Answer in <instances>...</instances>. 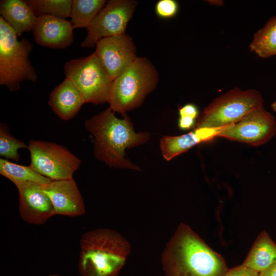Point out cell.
Instances as JSON below:
<instances>
[{
	"label": "cell",
	"mask_w": 276,
	"mask_h": 276,
	"mask_svg": "<svg viewBox=\"0 0 276 276\" xmlns=\"http://www.w3.org/2000/svg\"><path fill=\"white\" fill-rule=\"evenodd\" d=\"M106 2L105 0H73L70 21L73 28L87 29Z\"/></svg>",
	"instance_id": "cell-21"
},
{
	"label": "cell",
	"mask_w": 276,
	"mask_h": 276,
	"mask_svg": "<svg viewBox=\"0 0 276 276\" xmlns=\"http://www.w3.org/2000/svg\"><path fill=\"white\" fill-rule=\"evenodd\" d=\"M84 103L80 92L67 78L52 91L48 101L55 113L65 121L74 117Z\"/></svg>",
	"instance_id": "cell-15"
},
{
	"label": "cell",
	"mask_w": 276,
	"mask_h": 276,
	"mask_svg": "<svg viewBox=\"0 0 276 276\" xmlns=\"http://www.w3.org/2000/svg\"><path fill=\"white\" fill-rule=\"evenodd\" d=\"M179 117H190L196 119L198 118L199 112L197 106L192 103L187 104L179 108Z\"/></svg>",
	"instance_id": "cell-26"
},
{
	"label": "cell",
	"mask_w": 276,
	"mask_h": 276,
	"mask_svg": "<svg viewBox=\"0 0 276 276\" xmlns=\"http://www.w3.org/2000/svg\"><path fill=\"white\" fill-rule=\"evenodd\" d=\"M263 104L262 95L258 90L234 88L213 100L203 109L194 128L229 126L251 111L263 106Z\"/></svg>",
	"instance_id": "cell-6"
},
{
	"label": "cell",
	"mask_w": 276,
	"mask_h": 276,
	"mask_svg": "<svg viewBox=\"0 0 276 276\" xmlns=\"http://www.w3.org/2000/svg\"><path fill=\"white\" fill-rule=\"evenodd\" d=\"M249 48L251 52L261 58L276 55V16L270 18L254 34Z\"/></svg>",
	"instance_id": "cell-19"
},
{
	"label": "cell",
	"mask_w": 276,
	"mask_h": 276,
	"mask_svg": "<svg viewBox=\"0 0 276 276\" xmlns=\"http://www.w3.org/2000/svg\"><path fill=\"white\" fill-rule=\"evenodd\" d=\"M28 148L22 141L13 137L10 133L6 124L0 126V155L7 158L18 162L20 155L18 150L20 148Z\"/></svg>",
	"instance_id": "cell-23"
},
{
	"label": "cell",
	"mask_w": 276,
	"mask_h": 276,
	"mask_svg": "<svg viewBox=\"0 0 276 276\" xmlns=\"http://www.w3.org/2000/svg\"><path fill=\"white\" fill-rule=\"evenodd\" d=\"M48 276H60V275L59 274H58L53 273V274H50L48 275Z\"/></svg>",
	"instance_id": "cell-31"
},
{
	"label": "cell",
	"mask_w": 276,
	"mask_h": 276,
	"mask_svg": "<svg viewBox=\"0 0 276 276\" xmlns=\"http://www.w3.org/2000/svg\"><path fill=\"white\" fill-rule=\"evenodd\" d=\"M117 118L108 108L85 121V126L95 138V157L110 167L140 170L125 157V151L141 145L150 137L148 132L136 133L128 116Z\"/></svg>",
	"instance_id": "cell-2"
},
{
	"label": "cell",
	"mask_w": 276,
	"mask_h": 276,
	"mask_svg": "<svg viewBox=\"0 0 276 276\" xmlns=\"http://www.w3.org/2000/svg\"><path fill=\"white\" fill-rule=\"evenodd\" d=\"M276 134V121L263 106L256 109L229 126L222 127L217 137L254 146L263 145Z\"/></svg>",
	"instance_id": "cell-10"
},
{
	"label": "cell",
	"mask_w": 276,
	"mask_h": 276,
	"mask_svg": "<svg viewBox=\"0 0 276 276\" xmlns=\"http://www.w3.org/2000/svg\"><path fill=\"white\" fill-rule=\"evenodd\" d=\"M178 11V4L175 0H159L155 7L156 14L160 18L169 19L175 16Z\"/></svg>",
	"instance_id": "cell-24"
},
{
	"label": "cell",
	"mask_w": 276,
	"mask_h": 276,
	"mask_svg": "<svg viewBox=\"0 0 276 276\" xmlns=\"http://www.w3.org/2000/svg\"><path fill=\"white\" fill-rule=\"evenodd\" d=\"M28 149L30 153V167L51 180L73 178L74 173L81 163L66 147L54 143L31 140Z\"/></svg>",
	"instance_id": "cell-8"
},
{
	"label": "cell",
	"mask_w": 276,
	"mask_h": 276,
	"mask_svg": "<svg viewBox=\"0 0 276 276\" xmlns=\"http://www.w3.org/2000/svg\"><path fill=\"white\" fill-rule=\"evenodd\" d=\"M0 174L11 181L16 186L26 182L44 185L51 180L34 170L30 166H23L0 159Z\"/></svg>",
	"instance_id": "cell-20"
},
{
	"label": "cell",
	"mask_w": 276,
	"mask_h": 276,
	"mask_svg": "<svg viewBox=\"0 0 276 276\" xmlns=\"http://www.w3.org/2000/svg\"><path fill=\"white\" fill-rule=\"evenodd\" d=\"M166 276H225L223 258L188 225L181 223L162 254Z\"/></svg>",
	"instance_id": "cell-1"
},
{
	"label": "cell",
	"mask_w": 276,
	"mask_h": 276,
	"mask_svg": "<svg viewBox=\"0 0 276 276\" xmlns=\"http://www.w3.org/2000/svg\"><path fill=\"white\" fill-rule=\"evenodd\" d=\"M15 32L0 16V84L10 91L20 88L21 82H35L37 76L29 60L33 45L27 38L18 40Z\"/></svg>",
	"instance_id": "cell-5"
},
{
	"label": "cell",
	"mask_w": 276,
	"mask_h": 276,
	"mask_svg": "<svg viewBox=\"0 0 276 276\" xmlns=\"http://www.w3.org/2000/svg\"><path fill=\"white\" fill-rule=\"evenodd\" d=\"M276 261V244L266 231L258 235L242 264L260 273Z\"/></svg>",
	"instance_id": "cell-18"
},
{
	"label": "cell",
	"mask_w": 276,
	"mask_h": 276,
	"mask_svg": "<svg viewBox=\"0 0 276 276\" xmlns=\"http://www.w3.org/2000/svg\"><path fill=\"white\" fill-rule=\"evenodd\" d=\"M129 242L120 233L98 228L80 240L78 270L81 276H117L130 253Z\"/></svg>",
	"instance_id": "cell-3"
},
{
	"label": "cell",
	"mask_w": 276,
	"mask_h": 276,
	"mask_svg": "<svg viewBox=\"0 0 276 276\" xmlns=\"http://www.w3.org/2000/svg\"><path fill=\"white\" fill-rule=\"evenodd\" d=\"M208 2L216 6H221L223 3L221 1H209Z\"/></svg>",
	"instance_id": "cell-29"
},
{
	"label": "cell",
	"mask_w": 276,
	"mask_h": 276,
	"mask_svg": "<svg viewBox=\"0 0 276 276\" xmlns=\"http://www.w3.org/2000/svg\"><path fill=\"white\" fill-rule=\"evenodd\" d=\"M64 71L66 78L80 92L85 103L95 105L108 103L113 80L95 53L66 62Z\"/></svg>",
	"instance_id": "cell-7"
},
{
	"label": "cell",
	"mask_w": 276,
	"mask_h": 276,
	"mask_svg": "<svg viewBox=\"0 0 276 276\" xmlns=\"http://www.w3.org/2000/svg\"><path fill=\"white\" fill-rule=\"evenodd\" d=\"M259 276H276V261L267 268L261 272Z\"/></svg>",
	"instance_id": "cell-28"
},
{
	"label": "cell",
	"mask_w": 276,
	"mask_h": 276,
	"mask_svg": "<svg viewBox=\"0 0 276 276\" xmlns=\"http://www.w3.org/2000/svg\"><path fill=\"white\" fill-rule=\"evenodd\" d=\"M0 14L18 36L33 31L38 19L30 5L22 0L1 1Z\"/></svg>",
	"instance_id": "cell-17"
},
{
	"label": "cell",
	"mask_w": 276,
	"mask_h": 276,
	"mask_svg": "<svg viewBox=\"0 0 276 276\" xmlns=\"http://www.w3.org/2000/svg\"><path fill=\"white\" fill-rule=\"evenodd\" d=\"M42 188L52 201L55 215L76 217L85 213L83 199L73 178L51 180Z\"/></svg>",
	"instance_id": "cell-13"
},
{
	"label": "cell",
	"mask_w": 276,
	"mask_h": 276,
	"mask_svg": "<svg viewBox=\"0 0 276 276\" xmlns=\"http://www.w3.org/2000/svg\"><path fill=\"white\" fill-rule=\"evenodd\" d=\"M137 5L134 0L107 1L87 29V36L81 45L93 47L103 38L125 34Z\"/></svg>",
	"instance_id": "cell-9"
},
{
	"label": "cell",
	"mask_w": 276,
	"mask_h": 276,
	"mask_svg": "<svg viewBox=\"0 0 276 276\" xmlns=\"http://www.w3.org/2000/svg\"><path fill=\"white\" fill-rule=\"evenodd\" d=\"M259 272L242 263L228 269L225 276H259Z\"/></svg>",
	"instance_id": "cell-25"
},
{
	"label": "cell",
	"mask_w": 276,
	"mask_h": 276,
	"mask_svg": "<svg viewBox=\"0 0 276 276\" xmlns=\"http://www.w3.org/2000/svg\"><path fill=\"white\" fill-rule=\"evenodd\" d=\"M73 30L70 21L43 15L38 17L33 33L37 44L51 49H63L73 43Z\"/></svg>",
	"instance_id": "cell-14"
},
{
	"label": "cell",
	"mask_w": 276,
	"mask_h": 276,
	"mask_svg": "<svg viewBox=\"0 0 276 276\" xmlns=\"http://www.w3.org/2000/svg\"><path fill=\"white\" fill-rule=\"evenodd\" d=\"M37 16L50 15L66 19L70 17L73 0H29Z\"/></svg>",
	"instance_id": "cell-22"
},
{
	"label": "cell",
	"mask_w": 276,
	"mask_h": 276,
	"mask_svg": "<svg viewBox=\"0 0 276 276\" xmlns=\"http://www.w3.org/2000/svg\"><path fill=\"white\" fill-rule=\"evenodd\" d=\"M96 46L94 53L113 80L138 57L132 38L125 33L103 38Z\"/></svg>",
	"instance_id": "cell-11"
},
{
	"label": "cell",
	"mask_w": 276,
	"mask_h": 276,
	"mask_svg": "<svg viewBox=\"0 0 276 276\" xmlns=\"http://www.w3.org/2000/svg\"><path fill=\"white\" fill-rule=\"evenodd\" d=\"M271 107L272 109L274 111L276 112V101L274 102L273 103L271 104Z\"/></svg>",
	"instance_id": "cell-30"
},
{
	"label": "cell",
	"mask_w": 276,
	"mask_h": 276,
	"mask_svg": "<svg viewBox=\"0 0 276 276\" xmlns=\"http://www.w3.org/2000/svg\"><path fill=\"white\" fill-rule=\"evenodd\" d=\"M157 71L146 57L137 59L113 80L109 108L124 115L136 108L156 87L158 82Z\"/></svg>",
	"instance_id": "cell-4"
},
{
	"label": "cell",
	"mask_w": 276,
	"mask_h": 276,
	"mask_svg": "<svg viewBox=\"0 0 276 276\" xmlns=\"http://www.w3.org/2000/svg\"><path fill=\"white\" fill-rule=\"evenodd\" d=\"M196 119L190 117H179L178 121V126L182 130L194 128Z\"/></svg>",
	"instance_id": "cell-27"
},
{
	"label": "cell",
	"mask_w": 276,
	"mask_h": 276,
	"mask_svg": "<svg viewBox=\"0 0 276 276\" xmlns=\"http://www.w3.org/2000/svg\"><path fill=\"white\" fill-rule=\"evenodd\" d=\"M42 186L35 182L16 186L19 193L20 215L28 223L43 224L55 215L52 201Z\"/></svg>",
	"instance_id": "cell-12"
},
{
	"label": "cell",
	"mask_w": 276,
	"mask_h": 276,
	"mask_svg": "<svg viewBox=\"0 0 276 276\" xmlns=\"http://www.w3.org/2000/svg\"><path fill=\"white\" fill-rule=\"evenodd\" d=\"M221 128H199L177 136H165L160 141L163 157L169 161L196 145L217 137Z\"/></svg>",
	"instance_id": "cell-16"
}]
</instances>
